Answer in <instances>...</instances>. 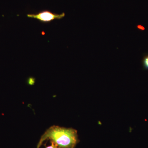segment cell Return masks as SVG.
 Segmentation results:
<instances>
[{
  "mask_svg": "<svg viewBox=\"0 0 148 148\" xmlns=\"http://www.w3.org/2000/svg\"><path fill=\"white\" fill-rule=\"evenodd\" d=\"M43 135L54 140L61 148H75L79 142L77 132L72 128L53 125Z\"/></svg>",
  "mask_w": 148,
  "mask_h": 148,
  "instance_id": "1",
  "label": "cell"
},
{
  "mask_svg": "<svg viewBox=\"0 0 148 148\" xmlns=\"http://www.w3.org/2000/svg\"><path fill=\"white\" fill-rule=\"evenodd\" d=\"M65 16V14H61L53 13L50 11L44 10L36 14H29L27 16L29 18H35L43 23H48L54 20H60Z\"/></svg>",
  "mask_w": 148,
  "mask_h": 148,
  "instance_id": "2",
  "label": "cell"
},
{
  "mask_svg": "<svg viewBox=\"0 0 148 148\" xmlns=\"http://www.w3.org/2000/svg\"><path fill=\"white\" fill-rule=\"evenodd\" d=\"M37 148H61L54 140L42 135Z\"/></svg>",
  "mask_w": 148,
  "mask_h": 148,
  "instance_id": "3",
  "label": "cell"
},
{
  "mask_svg": "<svg viewBox=\"0 0 148 148\" xmlns=\"http://www.w3.org/2000/svg\"><path fill=\"white\" fill-rule=\"evenodd\" d=\"M143 65L144 69L148 70V55L145 56L143 58Z\"/></svg>",
  "mask_w": 148,
  "mask_h": 148,
  "instance_id": "4",
  "label": "cell"
},
{
  "mask_svg": "<svg viewBox=\"0 0 148 148\" xmlns=\"http://www.w3.org/2000/svg\"><path fill=\"white\" fill-rule=\"evenodd\" d=\"M137 28L139 30H141V31H143V30H145V28L144 27H143L142 25H138L137 26Z\"/></svg>",
  "mask_w": 148,
  "mask_h": 148,
  "instance_id": "5",
  "label": "cell"
},
{
  "mask_svg": "<svg viewBox=\"0 0 148 148\" xmlns=\"http://www.w3.org/2000/svg\"><path fill=\"white\" fill-rule=\"evenodd\" d=\"M34 79L33 78H30L29 79V84H31L32 83V84L34 82Z\"/></svg>",
  "mask_w": 148,
  "mask_h": 148,
  "instance_id": "6",
  "label": "cell"
}]
</instances>
